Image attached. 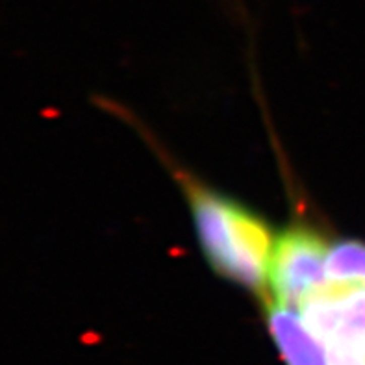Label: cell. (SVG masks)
I'll list each match as a JSON object with an SVG mask.
<instances>
[{"instance_id": "cell-3", "label": "cell", "mask_w": 365, "mask_h": 365, "mask_svg": "<svg viewBox=\"0 0 365 365\" xmlns=\"http://www.w3.org/2000/svg\"><path fill=\"white\" fill-rule=\"evenodd\" d=\"M265 323L285 365H330L323 343L297 308L265 300Z\"/></svg>"}, {"instance_id": "cell-2", "label": "cell", "mask_w": 365, "mask_h": 365, "mask_svg": "<svg viewBox=\"0 0 365 365\" xmlns=\"http://www.w3.org/2000/svg\"><path fill=\"white\" fill-rule=\"evenodd\" d=\"M328 252L330 247L323 235L308 226H293L280 234L269 262L267 300L298 310L312 293L330 282L326 273Z\"/></svg>"}, {"instance_id": "cell-1", "label": "cell", "mask_w": 365, "mask_h": 365, "mask_svg": "<svg viewBox=\"0 0 365 365\" xmlns=\"http://www.w3.org/2000/svg\"><path fill=\"white\" fill-rule=\"evenodd\" d=\"M200 247L211 267L251 291L267 287L274 239L269 224L243 204L188 184Z\"/></svg>"}, {"instance_id": "cell-4", "label": "cell", "mask_w": 365, "mask_h": 365, "mask_svg": "<svg viewBox=\"0 0 365 365\" xmlns=\"http://www.w3.org/2000/svg\"><path fill=\"white\" fill-rule=\"evenodd\" d=\"M326 273L330 282H365V243L345 239L332 245Z\"/></svg>"}]
</instances>
